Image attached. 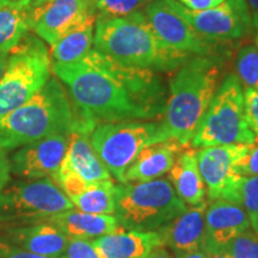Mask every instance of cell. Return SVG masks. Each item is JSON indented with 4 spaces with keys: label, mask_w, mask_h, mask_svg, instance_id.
<instances>
[{
    "label": "cell",
    "mask_w": 258,
    "mask_h": 258,
    "mask_svg": "<svg viewBox=\"0 0 258 258\" xmlns=\"http://www.w3.org/2000/svg\"><path fill=\"white\" fill-rule=\"evenodd\" d=\"M10 3H16V0H0V8L4 5H8Z\"/></svg>",
    "instance_id": "cell-42"
},
{
    "label": "cell",
    "mask_w": 258,
    "mask_h": 258,
    "mask_svg": "<svg viewBox=\"0 0 258 258\" xmlns=\"http://www.w3.org/2000/svg\"><path fill=\"white\" fill-rule=\"evenodd\" d=\"M97 17H124L145 8L151 0H92Z\"/></svg>",
    "instance_id": "cell-27"
},
{
    "label": "cell",
    "mask_w": 258,
    "mask_h": 258,
    "mask_svg": "<svg viewBox=\"0 0 258 258\" xmlns=\"http://www.w3.org/2000/svg\"><path fill=\"white\" fill-rule=\"evenodd\" d=\"M177 2L190 10L200 11V10H208L215 8V6L224 3L225 0H177Z\"/></svg>",
    "instance_id": "cell-35"
},
{
    "label": "cell",
    "mask_w": 258,
    "mask_h": 258,
    "mask_svg": "<svg viewBox=\"0 0 258 258\" xmlns=\"http://www.w3.org/2000/svg\"><path fill=\"white\" fill-rule=\"evenodd\" d=\"M173 258H207V254L203 250L191 251V252H175Z\"/></svg>",
    "instance_id": "cell-39"
},
{
    "label": "cell",
    "mask_w": 258,
    "mask_h": 258,
    "mask_svg": "<svg viewBox=\"0 0 258 258\" xmlns=\"http://www.w3.org/2000/svg\"><path fill=\"white\" fill-rule=\"evenodd\" d=\"M0 238L29 252L49 258H59L70 241V238L49 221L0 232Z\"/></svg>",
    "instance_id": "cell-18"
},
{
    "label": "cell",
    "mask_w": 258,
    "mask_h": 258,
    "mask_svg": "<svg viewBox=\"0 0 258 258\" xmlns=\"http://www.w3.org/2000/svg\"><path fill=\"white\" fill-rule=\"evenodd\" d=\"M185 146L175 140L148 145L139 153L124 173V183L148 182L167 175L176 157Z\"/></svg>",
    "instance_id": "cell-20"
},
{
    "label": "cell",
    "mask_w": 258,
    "mask_h": 258,
    "mask_svg": "<svg viewBox=\"0 0 258 258\" xmlns=\"http://www.w3.org/2000/svg\"><path fill=\"white\" fill-rule=\"evenodd\" d=\"M32 25V12L17 3L0 8V54H10L27 36Z\"/></svg>",
    "instance_id": "cell-24"
},
{
    "label": "cell",
    "mask_w": 258,
    "mask_h": 258,
    "mask_svg": "<svg viewBox=\"0 0 258 258\" xmlns=\"http://www.w3.org/2000/svg\"><path fill=\"white\" fill-rule=\"evenodd\" d=\"M115 202L114 215L120 227L139 232L159 231L188 208L166 178L118 183Z\"/></svg>",
    "instance_id": "cell-5"
},
{
    "label": "cell",
    "mask_w": 258,
    "mask_h": 258,
    "mask_svg": "<svg viewBox=\"0 0 258 258\" xmlns=\"http://www.w3.org/2000/svg\"><path fill=\"white\" fill-rule=\"evenodd\" d=\"M59 258H103L93 246L92 240L70 239L64 252Z\"/></svg>",
    "instance_id": "cell-30"
},
{
    "label": "cell",
    "mask_w": 258,
    "mask_h": 258,
    "mask_svg": "<svg viewBox=\"0 0 258 258\" xmlns=\"http://www.w3.org/2000/svg\"><path fill=\"white\" fill-rule=\"evenodd\" d=\"M97 14L90 15L76 27L66 31L51 44L50 59L55 63L78 62L93 47Z\"/></svg>",
    "instance_id": "cell-23"
},
{
    "label": "cell",
    "mask_w": 258,
    "mask_h": 258,
    "mask_svg": "<svg viewBox=\"0 0 258 258\" xmlns=\"http://www.w3.org/2000/svg\"><path fill=\"white\" fill-rule=\"evenodd\" d=\"M175 14L183 18L202 36L213 41L233 43L253 30L245 0H225L208 10H190L177 0H165Z\"/></svg>",
    "instance_id": "cell-11"
},
{
    "label": "cell",
    "mask_w": 258,
    "mask_h": 258,
    "mask_svg": "<svg viewBox=\"0 0 258 258\" xmlns=\"http://www.w3.org/2000/svg\"><path fill=\"white\" fill-rule=\"evenodd\" d=\"M97 156L114 180L123 184L124 173L148 145L163 143L159 121H124L97 124L90 134Z\"/></svg>",
    "instance_id": "cell-9"
},
{
    "label": "cell",
    "mask_w": 258,
    "mask_h": 258,
    "mask_svg": "<svg viewBox=\"0 0 258 258\" xmlns=\"http://www.w3.org/2000/svg\"><path fill=\"white\" fill-rule=\"evenodd\" d=\"M238 173L243 177L258 176V138L247 145L246 152L238 164Z\"/></svg>",
    "instance_id": "cell-32"
},
{
    "label": "cell",
    "mask_w": 258,
    "mask_h": 258,
    "mask_svg": "<svg viewBox=\"0 0 258 258\" xmlns=\"http://www.w3.org/2000/svg\"><path fill=\"white\" fill-rule=\"evenodd\" d=\"M74 208L49 177L12 183L0 191V232L49 221Z\"/></svg>",
    "instance_id": "cell-7"
},
{
    "label": "cell",
    "mask_w": 258,
    "mask_h": 258,
    "mask_svg": "<svg viewBox=\"0 0 258 258\" xmlns=\"http://www.w3.org/2000/svg\"><path fill=\"white\" fill-rule=\"evenodd\" d=\"M67 140L69 134H55L24 145L10 159L11 173L28 180L53 178L63 160Z\"/></svg>",
    "instance_id": "cell-13"
},
{
    "label": "cell",
    "mask_w": 258,
    "mask_h": 258,
    "mask_svg": "<svg viewBox=\"0 0 258 258\" xmlns=\"http://www.w3.org/2000/svg\"><path fill=\"white\" fill-rule=\"evenodd\" d=\"M254 44H256L257 48H258V31H257V34L254 35Z\"/></svg>",
    "instance_id": "cell-43"
},
{
    "label": "cell",
    "mask_w": 258,
    "mask_h": 258,
    "mask_svg": "<svg viewBox=\"0 0 258 258\" xmlns=\"http://www.w3.org/2000/svg\"><path fill=\"white\" fill-rule=\"evenodd\" d=\"M256 138L245 117L243 86L235 73H228L213 96L190 147L250 145Z\"/></svg>",
    "instance_id": "cell-6"
},
{
    "label": "cell",
    "mask_w": 258,
    "mask_h": 258,
    "mask_svg": "<svg viewBox=\"0 0 258 258\" xmlns=\"http://www.w3.org/2000/svg\"><path fill=\"white\" fill-rule=\"evenodd\" d=\"M235 76L245 89H258V48L254 43L240 47L235 55Z\"/></svg>",
    "instance_id": "cell-26"
},
{
    "label": "cell",
    "mask_w": 258,
    "mask_h": 258,
    "mask_svg": "<svg viewBox=\"0 0 258 258\" xmlns=\"http://www.w3.org/2000/svg\"><path fill=\"white\" fill-rule=\"evenodd\" d=\"M51 59L40 37L27 35L10 53L0 78V121L28 102L50 78Z\"/></svg>",
    "instance_id": "cell-8"
},
{
    "label": "cell",
    "mask_w": 258,
    "mask_h": 258,
    "mask_svg": "<svg viewBox=\"0 0 258 258\" xmlns=\"http://www.w3.org/2000/svg\"><path fill=\"white\" fill-rule=\"evenodd\" d=\"M92 14H96L92 0H49L32 14L31 30L51 46Z\"/></svg>",
    "instance_id": "cell-15"
},
{
    "label": "cell",
    "mask_w": 258,
    "mask_h": 258,
    "mask_svg": "<svg viewBox=\"0 0 258 258\" xmlns=\"http://www.w3.org/2000/svg\"><path fill=\"white\" fill-rule=\"evenodd\" d=\"M76 123L69 92L50 77L28 102L0 121V148L8 151L50 135L69 134Z\"/></svg>",
    "instance_id": "cell-4"
},
{
    "label": "cell",
    "mask_w": 258,
    "mask_h": 258,
    "mask_svg": "<svg viewBox=\"0 0 258 258\" xmlns=\"http://www.w3.org/2000/svg\"><path fill=\"white\" fill-rule=\"evenodd\" d=\"M244 110L247 124L258 138V89L244 90Z\"/></svg>",
    "instance_id": "cell-31"
},
{
    "label": "cell",
    "mask_w": 258,
    "mask_h": 258,
    "mask_svg": "<svg viewBox=\"0 0 258 258\" xmlns=\"http://www.w3.org/2000/svg\"><path fill=\"white\" fill-rule=\"evenodd\" d=\"M240 202L249 217L251 230L258 234V176L244 177Z\"/></svg>",
    "instance_id": "cell-28"
},
{
    "label": "cell",
    "mask_w": 258,
    "mask_h": 258,
    "mask_svg": "<svg viewBox=\"0 0 258 258\" xmlns=\"http://www.w3.org/2000/svg\"><path fill=\"white\" fill-rule=\"evenodd\" d=\"M103 258H146L151 251L164 246L159 231L139 232L120 228L92 240Z\"/></svg>",
    "instance_id": "cell-19"
},
{
    "label": "cell",
    "mask_w": 258,
    "mask_h": 258,
    "mask_svg": "<svg viewBox=\"0 0 258 258\" xmlns=\"http://www.w3.org/2000/svg\"><path fill=\"white\" fill-rule=\"evenodd\" d=\"M249 9L253 29L258 31V0H245Z\"/></svg>",
    "instance_id": "cell-37"
},
{
    "label": "cell",
    "mask_w": 258,
    "mask_h": 258,
    "mask_svg": "<svg viewBox=\"0 0 258 258\" xmlns=\"http://www.w3.org/2000/svg\"><path fill=\"white\" fill-rule=\"evenodd\" d=\"M167 179L177 196L186 206H198L205 202L206 186L199 170L195 148L188 147L178 153L167 172Z\"/></svg>",
    "instance_id": "cell-22"
},
{
    "label": "cell",
    "mask_w": 258,
    "mask_h": 258,
    "mask_svg": "<svg viewBox=\"0 0 258 258\" xmlns=\"http://www.w3.org/2000/svg\"><path fill=\"white\" fill-rule=\"evenodd\" d=\"M93 48L125 66L156 72H172L194 56L161 43L143 10L124 17H97Z\"/></svg>",
    "instance_id": "cell-3"
},
{
    "label": "cell",
    "mask_w": 258,
    "mask_h": 258,
    "mask_svg": "<svg viewBox=\"0 0 258 258\" xmlns=\"http://www.w3.org/2000/svg\"><path fill=\"white\" fill-rule=\"evenodd\" d=\"M114 182L92 183L78 195L70 198V201L79 211L91 214L114 215L116 211Z\"/></svg>",
    "instance_id": "cell-25"
},
{
    "label": "cell",
    "mask_w": 258,
    "mask_h": 258,
    "mask_svg": "<svg viewBox=\"0 0 258 258\" xmlns=\"http://www.w3.org/2000/svg\"><path fill=\"white\" fill-rule=\"evenodd\" d=\"M146 258H173V254L166 246H158L151 251Z\"/></svg>",
    "instance_id": "cell-38"
},
{
    "label": "cell",
    "mask_w": 258,
    "mask_h": 258,
    "mask_svg": "<svg viewBox=\"0 0 258 258\" xmlns=\"http://www.w3.org/2000/svg\"><path fill=\"white\" fill-rule=\"evenodd\" d=\"M92 127L77 118V123L69 133L67 148L60 170L71 171L82 177L86 183L115 182L110 172L104 166L95 150L90 134Z\"/></svg>",
    "instance_id": "cell-16"
},
{
    "label": "cell",
    "mask_w": 258,
    "mask_h": 258,
    "mask_svg": "<svg viewBox=\"0 0 258 258\" xmlns=\"http://www.w3.org/2000/svg\"><path fill=\"white\" fill-rule=\"evenodd\" d=\"M224 252L230 258H258V234L249 230L227 245Z\"/></svg>",
    "instance_id": "cell-29"
},
{
    "label": "cell",
    "mask_w": 258,
    "mask_h": 258,
    "mask_svg": "<svg viewBox=\"0 0 258 258\" xmlns=\"http://www.w3.org/2000/svg\"><path fill=\"white\" fill-rule=\"evenodd\" d=\"M8 60H9V54H0V78H2V76L5 72Z\"/></svg>",
    "instance_id": "cell-40"
},
{
    "label": "cell",
    "mask_w": 258,
    "mask_h": 258,
    "mask_svg": "<svg viewBox=\"0 0 258 258\" xmlns=\"http://www.w3.org/2000/svg\"><path fill=\"white\" fill-rule=\"evenodd\" d=\"M249 230V217L239 203L226 200L208 202L205 214L203 251L224 252L232 240Z\"/></svg>",
    "instance_id": "cell-14"
},
{
    "label": "cell",
    "mask_w": 258,
    "mask_h": 258,
    "mask_svg": "<svg viewBox=\"0 0 258 258\" xmlns=\"http://www.w3.org/2000/svg\"><path fill=\"white\" fill-rule=\"evenodd\" d=\"M49 0H16L18 5H21L22 8L29 10V11L34 14V11H36L38 8H41L42 5L46 4Z\"/></svg>",
    "instance_id": "cell-36"
},
{
    "label": "cell",
    "mask_w": 258,
    "mask_h": 258,
    "mask_svg": "<svg viewBox=\"0 0 258 258\" xmlns=\"http://www.w3.org/2000/svg\"><path fill=\"white\" fill-rule=\"evenodd\" d=\"M49 222L70 239L93 240L121 228L115 215L91 214L76 211V208L54 215Z\"/></svg>",
    "instance_id": "cell-21"
},
{
    "label": "cell",
    "mask_w": 258,
    "mask_h": 258,
    "mask_svg": "<svg viewBox=\"0 0 258 258\" xmlns=\"http://www.w3.org/2000/svg\"><path fill=\"white\" fill-rule=\"evenodd\" d=\"M66 86L77 118L101 123L154 121L165 111L167 89L158 72L125 66L92 48L78 62H51Z\"/></svg>",
    "instance_id": "cell-1"
},
{
    "label": "cell",
    "mask_w": 258,
    "mask_h": 258,
    "mask_svg": "<svg viewBox=\"0 0 258 258\" xmlns=\"http://www.w3.org/2000/svg\"><path fill=\"white\" fill-rule=\"evenodd\" d=\"M207 205L208 202L205 201L198 206H188L184 213L160 228L164 246L173 253L203 250Z\"/></svg>",
    "instance_id": "cell-17"
},
{
    "label": "cell",
    "mask_w": 258,
    "mask_h": 258,
    "mask_svg": "<svg viewBox=\"0 0 258 258\" xmlns=\"http://www.w3.org/2000/svg\"><path fill=\"white\" fill-rule=\"evenodd\" d=\"M10 175H11L10 159L6 154V151L0 148V191L9 184Z\"/></svg>",
    "instance_id": "cell-34"
},
{
    "label": "cell",
    "mask_w": 258,
    "mask_h": 258,
    "mask_svg": "<svg viewBox=\"0 0 258 258\" xmlns=\"http://www.w3.org/2000/svg\"><path fill=\"white\" fill-rule=\"evenodd\" d=\"M207 258H230L226 252H214V251H205Z\"/></svg>",
    "instance_id": "cell-41"
},
{
    "label": "cell",
    "mask_w": 258,
    "mask_h": 258,
    "mask_svg": "<svg viewBox=\"0 0 258 258\" xmlns=\"http://www.w3.org/2000/svg\"><path fill=\"white\" fill-rule=\"evenodd\" d=\"M143 11L154 35L165 46L191 55L221 61L230 55L232 43L213 41L202 36L175 14L165 0H151Z\"/></svg>",
    "instance_id": "cell-10"
},
{
    "label": "cell",
    "mask_w": 258,
    "mask_h": 258,
    "mask_svg": "<svg viewBox=\"0 0 258 258\" xmlns=\"http://www.w3.org/2000/svg\"><path fill=\"white\" fill-rule=\"evenodd\" d=\"M247 145H219L196 150L200 173L209 202L226 200L239 203L244 177L238 173V164L246 152Z\"/></svg>",
    "instance_id": "cell-12"
},
{
    "label": "cell",
    "mask_w": 258,
    "mask_h": 258,
    "mask_svg": "<svg viewBox=\"0 0 258 258\" xmlns=\"http://www.w3.org/2000/svg\"><path fill=\"white\" fill-rule=\"evenodd\" d=\"M0 258H49L29 252L0 238Z\"/></svg>",
    "instance_id": "cell-33"
},
{
    "label": "cell",
    "mask_w": 258,
    "mask_h": 258,
    "mask_svg": "<svg viewBox=\"0 0 258 258\" xmlns=\"http://www.w3.org/2000/svg\"><path fill=\"white\" fill-rule=\"evenodd\" d=\"M224 61L194 55L169 82L165 111L159 121L161 140L190 147L203 116L218 89Z\"/></svg>",
    "instance_id": "cell-2"
}]
</instances>
